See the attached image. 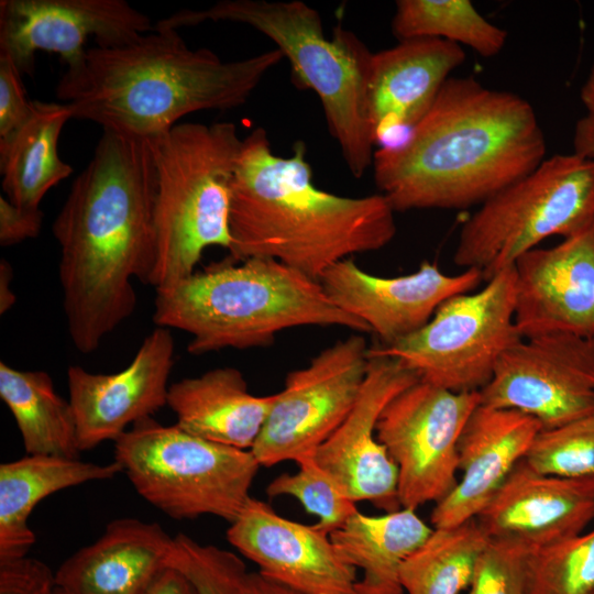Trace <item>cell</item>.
Returning a JSON list of instances; mask_svg holds the SVG:
<instances>
[{
    "mask_svg": "<svg viewBox=\"0 0 594 594\" xmlns=\"http://www.w3.org/2000/svg\"><path fill=\"white\" fill-rule=\"evenodd\" d=\"M157 172L151 139L102 131L53 222L70 340L84 354L135 310L132 280L155 262Z\"/></svg>",
    "mask_w": 594,
    "mask_h": 594,
    "instance_id": "1",
    "label": "cell"
},
{
    "mask_svg": "<svg viewBox=\"0 0 594 594\" xmlns=\"http://www.w3.org/2000/svg\"><path fill=\"white\" fill-rule=\"evenodd\" d=\"M546 148L526 99L450 77L403 141L374 152L373 176L395 211L460 209L532 172Z\"/></svg>",
    "mask_w": 594,
    "mask_h": 594,
    "instance_id": "2",
    "label": "cell"
},
{
    "mask_svg": "<svg viewBox=\"0 0 594 594\" xmlns=\"http://www.w3.org/2000/svg\"><path fill=\"white\" fill-rule=\"evenodd\" d=\"M395 210L382 194L336 195L312 183L297 141L276 155L263 128L242 139L231 182V260L267 258L319 280L336 263L377 251L396 234Z\"/></svg>",
    "mask_w": 594,
    "mask_h": 594,
    "instance_id": "3",
    "label": "cell"
},
{
    "mask_svg": "<svg viewBox=\"0 0 594 594\" xmlns=\"http://www.w3.org/2000/svg\"><path fill=\"white\" fill-rule=\"evenodd\" d=\"M283 58L274 48L224 62L209 48L187 46L177 30L154 28L125 45L87 48L84 62L58 80L56 97L73 119L154 139L189 113L242 106Z\"/></svg>",
    "mask_w": 594,
    "mask_h": 594,
    "instance_id": "4",
    "label": "cell"
},
{
    "mask_svg": "<svg viewBox=\"0 0 594 594\" xmlns=\"http://www.w3.org/2000/svg\"><path fill=\"white\" fill-rule=\"evenodd\" d=\"M155 293V326L190 334L187 351L195 355L265 346L296 327L371 332L340 309L319 280L274 260L213 264Z\"/></svg>",
    "mask_w": 594,
    "mask_h": 594,
    "instance_id": "5",
    "label": "cell"
},
{
    "mask_svg": "<svg viewBox=\"0 0 594 594\" xmlns=\"http://www.w3.org/2000/svg\"><path fill=\"white\" fill-rule=\"evenodd\" d=\"M205 21L245 24L273 41L290 63L295 85L319 97L350 173L359 178L372 166L366 89L373 53L353 32L339 24L327 37L319 12L299 0H221L205 10L175 12L154 28L177 30Z\"/></svg>",
    "mask_w": 594,
    "mask_h": 594,
    "instance_id": "6",
    "label": "cell"
},
{
    "mask_svg": "<svg viewBox=\"0 0 594 594\" xmlns=\"http://www.w3.org/2000/svg\"><path fill=\"white\" fill-rule=\"evenodd\" d=\"M157 189L154 206V289L195 273L209 246L231 248V182L241 147L232 122L177 123L151 139Z\"/></svg>",
    "mask_w": 594,
    "mask_h": 594,
    "instance_id": "7",
    "label": "cell"
},
{
    "mask_svg": "<svg viewBox=\"0 0 594 594\" xmlns=\"http://www.w3.org/2000/svg\"><path fill=\"white\" fill-rule=\"evenodd\" d=\"M114 461L136 493L176 520L211 515L231 524L261 468L251 450L216 443L153 417L114 441Z\"/></svg>",
    "mask_w": 594,
    "mask_h": 594,
    "instance_id": "8",
    "label": "cell"
},
{
    "mask_svg": "<svg viewBox=\"0 0 594 594\" xmlns=\"http://www.w3.org/2000/svg\"><path fill=\"white\" fill-rule=\"evenodd\" d=\"M594 221V160L576 153L544 158L503 188L462 224L454 264L484 282L553 235L568 238Z\"/></svg>",
    "mask_w": 594,
    "mask_h": 594,
    "instance_id": "9",
    "label": "cell"
},
{
    "mask_svg": "<svg viewBox=\"0 0 594 594\" xmlns=\"http://www.w3.org/2000/svg\"><path fill=\"white\" fill-rule=\"evenodd\" d=\"M515 273L506 268L475 292L455 295L416 332L370 348L398 360L420 381L455 392H480L504 353L521 340L515 323Z\"/></svg>",
    "mask_w": 594,
    "mask_h": 594,
    "instance_id": "10",
    "label": "cell"
},
{
    "mask_svg": "<svg viewBox=\"0 0 594 594\" xmlns=\"http://www.w3.org/2000/svg\"><path fill=\"white\" fill-rule=\"evenodd\" d=\"M369 349L361 334H351L286 375L251 449L261 466L314 454L339 428L360 395Z\"/></svg>",
    "mask_w": 594,
    "mask_h": 594,
    "instance_id": "11",
    "label": "cell"
},
{
    "mask_svg": "<svg viewBox=\"0 0 594 594\" xmlns=\"http://www.w3.org/2000/svg\"><path fill=\"white\" fill-rule=\"evenodd\" d=\"M480 392H451L418 381L396 395L376 425L398 472L402 508L440 502L457 485L458 443Z\"/></svg>",
    "mask_w": 594,
    "mask_h": 594,
    "instance_id": "12",
    "label": "cell"
},
{
    "mask_svg": "<svg viewBox=\"0 0 594 594\" xmlns=\"http://www.w3.org/2000/svg\"><path fill=\"white\" fill-rule=\"evenodd\" d=\"M481 404L518 410L553 429L594 413V338H522L480 391Z\"/></svg>",
    "mask_w": 594,
    "mask_h": 594,
    "instance_id": "13",
    "label": "cell"
},
{
    "mask_svg": "<svg viewBox=\"0 0 594 594\" xmlns=\"http://www.w3.org/2000/svg\"><path fill=\"white\" fill-rule=\"evenodd\" d=\"M150 18L124 0H1L0 54L33 75L36 52L56 53L67 69L85 59L88 40L114 47L151 31Z\"/></svg>",
    "mask_w": 594,
    "mask_h": 594,
    "instance_id": "14",
    "label": "cell"
},
{
    "mask_svg": "<svg viewBox=\"0 0 594 594\" xmlns=\"http://www.w3.org/2000/svg\"><path fill=\"white\" fill-rule=\"evenodd\" d=\"M418 381L398 360L369 349L367 372L352 410L312 454L354 503L370 502L386 513L402 508L397 468L377 440L376 425L386 405Z\"/></svg>",
    "mask_w": 594,
    "mask_h": 594,
    "instance_id": "15",
    "label": "cell"
},
{
    "mask_svg": "<svg viewBox=\"0 0 594 594\" xmlns=\"http://www.w3.org/2000/svg\"><path fill=\"white\" fill-rule=\"evenodd\" d=\"M170 331L156 327L120 372L102 374L79 365L68 367V400L81 452L105 441H116L129 426L152 417L167 405L175 353Z\"/></svg>",
    "mask_w": 594,
    "mask_h": 594,
    "instance_id": "16",
    "label": "cell"
},
{
    "mask_svg": "<svg viewBox=\"0 0 594 594\" xmlns=\"http://www.w3.org/2000/svg\"><path fill=\"white\" fill-rule=\"evenodd\" d=\"M483 279L473 268L444 274L422 262L417 271L385 277L370 274L350 257L328 268L319 282L329 298L389 345L422 328L447 299L470 293Z\"/></svg>",
    "mask_w": 594,
    "mask_h": 594,
    "instance_id": "17",
    "label": "cell"
},
{
    "mask_svg": "<svg viewBox=\"0 0 594 594\" xmlns=\"http://www.w3.org/2000/svg\"><path fill=\"white\" fill-rule=\"evenodd\" d=\"M513 267L514 316L521 338H594V221L552 248L526 252Z\"/></svg>",
    "mask_w": 594,
    "mask_h": 594,
    "instance_id": "18",
    "label": "cell"
},
{
    "mask_svg": "<svg viewBox=\"0 0 594 594\" xmlns=\"http://www.w3.org/2000/svg\"><path fill=\"white\" fill-rule=\"evenodd\" d=\"M228 541L258 571L302 594H355L356 569L328 532L290 520L250 497L227 530Z\"/></svg>",
    "mask_w": 594,
    "mask_h": 594,
    "instance_id": "19",
    "label": "cell"
},
{
    "mask_svg": "<svg viewBox=\"0 0 594 594\" xmlns=\"http://www.w3.org/2000/svg\"><path fill=\"white\" fill-rule=\"evenodd\" d=\"M594 518V477L537 472L520 460L475 517L491 541L534 552L583 532Z\"/></svg>",
    "mask_w": 594,
    "mask_h": 594,
    "instance_id": "20",
    "label": "cell"
},
{
    "mask_svg": "<svg viewBox=\"0 0 594 594\" xmlns=\"http://www.w3.org/2000/svg\"><path fill=\"white\" fill-rule=\"evenodd\" d=\"M464 61L461 45L431 37L399 41L373 53L366 94L374 144L386 147L403 141Z\"/></svg>",
    "mask_w": 594,
    "mask_h": 594,
    "instance_id": "21",
    "label": "cell"
},
{
    "mask_svg": "<svg viewBox=\"0 0 594 594\" xmlns=\"http://www.w3.org/2000/svg\"><path fill=\"white\" fill-rule=\"evenodd\" d=\"M541 430L540 422L526 414L480 403L458 443L461 479L436 503L430 516L433 528L454 527L475 518Z\"/></svg>",
    "mask_w": 594,
    "mask_h": 594,
    "instance_id": "22",
    "label": "cell"
},
{
    "mask_svg": "<svg viewBox=\"0 0 594 594\" xmlns=\"http://www.w3.org/2000/svg\"><path fill=\"white\" fill-rule=\"evenodd\" d=\"M173 546L157 522L117 518L59 565L55 585L70 594H140L169 565Z\"/></svg>",
    "mask_w": 594,
    "mask_h": 594,
    "instance_id": "23",
    "label": "cell"
},
{
    "mask_svg": "<svg viewBox=\"0 0 594 594\" xmlns=\"http://www.w3.org/2000/svg\"><path fill=\"white\" fill-rule=\"evenodd\" d=\"M275 394L249 392L244 375L222 366L169 385L167 406L180 429L196 437L251 450L263 428Z\"/></svg>",
    "mask_w": 594,
    "mask_h": 594,
    "instance_id": "24",
    "label": "cell"
},
{
    "mask_svg": "<svg viewBox=\"0 0 594 594\" xmlns=\"http://www.w3.org/2000/svg\"><path fill=\"white\" fill-rule=\"evenodd\" d=\"M123 473L113 460L98 464L52 455L28 454L0 464V562L28 557L35 534L28 520L35 506L62 490Z\"/></svg>",
    "mask_w": 594,
    "mask_h": 594,
    "instance_id": "25",
    "label": "cell"
},
{
    "mask_svg": "<svg viewBox=\"0 0 594 594\" xmlns=\"http://www.w3.org/2000/svg\"><path fill=\"white\" fill-rule=\"evenodd\" d=\"M432 530L415 509L378 516L358 510L329 536L342 559L362 570L355 594H403L402 566Z\"/></svg>",
    "mask_w": 594,
    "mask_h": 594,
    "instance_id": "26",
    "label": "cell"
},
{
    "mask_svg": "<svg viewBox=\"0 0 594 594\" xmlns=\"http://www.w3.org/2000/svg\"><path fill=\"white\" fill-rule=\"evenodd\" d=\"M69 119L66 103L32 100L28 121L0 145L2 190L14 206L40 209L46 193L73 173L58 154L59 135Z\"/></svg>",
    "mask_w": 594,
    "mask_h": 594,
    "instance_id": "27",
    "label": "cell"
},
{
    "mask_svg": "<svg viewBox=\"0 0 594 594\" xmlns=\"http://www.w3.org/2000/svg\"><path fill=\"white\" fill-rule=\"evenodd\" d=\"M0 397L20 431L26 454L79 459L77 426L69 400L44 371L0 362Z\"/></svg>",
    "mask_w": 594,
    "mask_h": 594,
    "instance_id": "28",
    "label": "cell"
},
{
    "mask_svg": "<svg viewBox=\"0 0 594 594\" xmlns=\"http://www.w3.org/2000/svg\"><path fill=\"white\" fill-rule=\"evenodd\" d=\"M488 539L475 518L454 527L433 528L404 562L400 583L407 594H460L470 587Z\"/></svg>",
    "mask_w": 594,
    "mask_h": 594,
    "instance_id": "29",
    "label": "cell"
},
{
    "mask_svg": "<svg viewBox=\"0 0 594 594\" xmlns=\"http://www.w3.org/2000/svg\"><path fill=\"white\" fill-rule=\"evenodd\" d=\"M392 31L399 41L441 38L484 57L497 55L507 40V32L487 21L469 0H398Z\"/></svg>",
    "mask_w": 594,
    "mask_h": 594,
    "instance_id": "30",
    "label": "cell"
},
{
    "mask_svg": "<svg viewBox=\"0 0 594 594\" xmlns=\"http://www.w3.org/2000/svg\"><path fill=\"white\" fill-rule=\"evenodd\" d=\"M594 588V529L530 552L526 594H590Z\"/></svg>",
    "mask_w": 594,
    "mask_h": 594,
    "instance_id": "31",
    "label": "cell"
},
{
    "mask_svg": "<svg viewBox=\"0 0 594 594\" xmlns=\"http://www.w3.org/2000/svg\"><path fill=\"white\" fill-rule=\"evenodd\" d=\"M298 470L282 473L266 486L270 497L292 496L307 513L317 516V528L328 534L342 526L358 512L338 483L315 461L312 454L299 459Z\"/></svg>",
    "mask_w": 594,
    "mask_h": 594,
    "instance_id": "32",
    "label": "cell"
},
{
    "mask_svg": "<svg viewBox=\"0 0 594 594\" xmlns=\"http://www.w3.org/2000/svg\"><path fill=\"white\" fill-rule=\"evenodd\" d=\"M525 461L542 474L594 477V413L561 427L541 430Z\"/></svg>",
    "mask_w": 594,
    "mask_h": 594,
    "instance_id": "33",
    "label": "cell"
},
{
    "mask_svg": "<svg viewBox=\"0 0 594 594\" xmlns=\"http://www.w3.org/2000/svg\"><path fill=\"white\" fill-rule=\"evenodd\" d=\"M169 565L185 574L196 594H242L249 573L237 553L199 543L185 534L174 537Z\"/></svg>",
    "mask_w": 594,
    "mask_h": 594,
    "instance_id": "34",
    "label": "cell"
},
{
    "mask_svg": "<svg viewBox=\"0 0 594 594\" xmlns=\"http://www.w3.org/2000/svg\"><path fill=\"white\" fill-rule=\"evenodd\" d=\"M529 553L518 546L488 540L477 560L469 594H526Z\"/></svg>",
    "mask_w": 594,
    "mask_h": 594,
    "instance_id": "35",
    "label": "cell"
},
{
    "mask_svg": "<svg viewBox=\"0 0 594 594\" xmlns=\"http://www.w3.org/2000/svg\"><path fill=\"white\" fill-rule=\"evenodd\" d=\"M22 77L14 63L0 54V145L6 144L32 113V101L26 98Z\"/></svg>",
    "mask_w": 594,
    "mask_h": 594,
    "instance_id": "36",
    "label": "cell"
},
{
    "mask_svg": "<svg viewBox=\"0 0 594 594\" xmlns=\"http://www.w3.org/2000/svg\"><path fill=\"white\" fill-rule=\"evenodd\" d=\"M54 587L55 573L37 559L0 562V594H53Z\"/></svg>",
    "mask_w": 594,
    "mask_h": 594,
    "instance_id": "37",
    "label": "cell"
},
{
    "mask_svg": "<svg viewBox=\"0 0 594 594\" xmlns=\"http://www.w3.org/2000/svg\"><path fill=\"white\" fill-rule=\"evenodd\" d=\"M44 215L41 209L14 206L0 197V244L10 246L40 234Z\"/></svg>",
    "mask_w": 594,
    "mask_h": 594,
    "instance_id": "38",
    "label": "cell"
},
{
    "mask_svg": "<svg viewBox=\"0 0 594 594\" xmlns=\"http://www.w3.org/2000/svg\"><path fill=\"white\" fill-rule=\"evenodd\" d=\"M140 594H196V591L183 572L168 565Z\"/></svg>",
    "mask_w": 594,
    "mask_h": 594,
    "instance_id": "39",
    "label": "cell"
},
{
    "mask_svg": "<svg viewBox=\"0 0 594 594\" xmlns=\"http://www.w3.org/2000/svg\"><path fill=\"white\" fill-rule=\"evenodd\" d=\"M242 594H302L260 571L249 572L243 585Z\"/></svg>",
    "mask_w": 594,
    "mask_h": 594,
    "instance_id": "40",
    "label": "cell"
},
{
    "mask_svg": "<svg viewBox=\"0 0 594 594\" xmlns=\"http://www.w3.org/2000/svg\"><path fill=\"white\" fill-rule=\"evenodd\" d=\"M574 153L594 160V118L586 114L581 118L574 130Z\"/></svg>",
    "mask_w": 594,
    "mask_h": 594,
    "instance_id": "41",
    "label": "cell"
},
{
    "mask_svg": "<svg viewBox=\"0 0 594 594\" xmlns=\"http://www.w3.org/2000/svg\"><path fill=\"white\" fill-rule=\"evenodd\" d=\"M12 267L4 258L0 261V314H6L15 302V295L10 288Z\"/></svg>",
    "mask_w": 594,
    "mask_h": 594,
    "instance_id": "42",
    "label": "cell"
},
{
    "mask_svg": "<svg viewBox=\"0 0 594 594\" xmlns=\"http://www.w3.org/2000/svg\"><path fill=\"white\" fill-rule=\"evenodd\" d=\"M580 98L587 114L594 118V64L580 90Z\"/></svg>",
    "mask_w": 594,
    "mask_h": 594,
    "instance_id": "43",
    "label": "cell"
},
{
    "mask_svg": "<svg viewBox=\"0 0 594 594\" xmlns=\"http://www.w3.org/2000/svg\"><path fill=\"white\" fill-rule=\"evenodd\" d=\"M53 594H70V593H68L67 591H65V590H63V588H61V587H57V586L55 585L54 591H53Z\"/></svg>",
    "mask_w": 594,
    "mask_h": 594,
    "instance_id": "44",
    "label": "cell"
},
{
    "mask_svg": "<svg viewBox=\"0 0 594 594\" xmlns=\"http://www.w3.org/2000/svg\"><path fill=\"white\" fill-rule=\"evenodd\" d=\"M590 594H594V588H593V591H592Z\"/></svg>",
    "mask_w": 594,
    "mask_h": 594,
    "instance_id": "45",
    "label": "cell"
}]
</instances>
